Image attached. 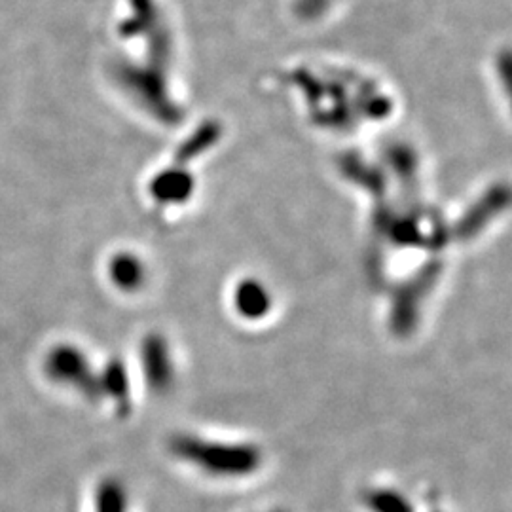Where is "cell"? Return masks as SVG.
I'll list each match as a JSON object with an SVG mask.
<instances>
[{"mask_svg": "<svg viewBox=\"0 0 512 512\" xmlns=\"http://www.w3.org/2000/svg\"><path fill=\"white\" fill-rule=\"evenodd\" d=\"M171 452L213 476L253 475L262 463L256 446L205 439L198 435H177L171 440Z\"/></svg>", "mask_w": 512, "mask_h": 512, "instance_id": "6da1fadb", "label": "cell"}, {"mask_svg": "<svg viewBox=\"0 0 512 512\" xmlns=\"http://www.w3.org/2000/svg\"><path fill=\"white\" fill-rule=\"evenodd\" d=\"M143 366L147 374L148 382L156 391H165L173 384L175 372H173V359L167 349V344L160 338L147 340L143 349Z\"/></svg>", "mask_w": 512, "mask_h": 512, "instance_id": "7a4b0ae2", "label": "cell"}, {"mask_svg": "<svg viewBox=\"0 0 512 512\" xmlns=\"http://www.w3.org/2000/svg\"><path fill=\"white\" fill-rule=\"evenodd\" d=\"M194 181L188 173L173 169V171H164L154 177L150 183V194L156 202L164 203H183L192 196Z\"/></svg>", "mask_w": 512, "mask_h": 512, "instance_id": "3957f363", "label": "cell"}, {"mask_svg": "<svg viewBox=\"0 0 512 512\" xmlns=\"http://www.w3.org/2000/svg\"><path fill=\"white\" fill-rule=\"evenodd\" d=\"M234 308L247 319H262L272 308V298L260 281L245 279L234 289Z\"/></svg>", "mask_w": 512, "mask_h": 512, "instance_id": "277c9868", "label": "cell"}, {"mask_svg": "<svg viewBox=\"0 0 512 512\" xmlns=\"http://www.w3.org/2000/svg\"><path fill=\"white\" fill-rule=\"evenodd\" d=\"M109 274L112 283L122 291H137L145 285V264L135 255L120 253L110 260Z\"/></svg>", "mask_w": 512, "mask_h": 512, "instance_id": "5b68a950", "label": "cell"}, {"mask_svg": "<svg viewBox=\"0 0 512 512\" xmlns=\"http://www.w3.org/2000/svg\"><path fill=\"white\" fill-rule=\"evenodd\" d=\"M84 368H86V361L82 353H78L76 349L59 348L50 355L48 370L55 380L80 384L86 378Z\"/></svg>", "mask_w": 512, "mask_h": 512, "instance_id": "8992f818", "label": "cell"}, {"mask_svg": "<svg viewBox=\"0 0 512 512\" xmlns=\"http://www.w3.org/2000/svg\"><path fill=\"white\" fill-rule=\"evenodd\" d=\"M365 505L372 512H414V505L397 490L374 488L366 492Z\"/></svg>", "mask_w": 512, "mask_h": 512, "instance_id": "52a82bcc", "label": "cell"}, {"mask_svg": "<svg viewBox=\"0 0 512 512\" xmlns=\"http://www.w3.org/2000/svg\"><path fill=\"white\" fill-rule=\"evenodd\" d=\"M126 503V492L120 482L116 480H105L95 497V512H128Z\"/></svg>", "mask_w": 512, "mask_h": 512, "instance_id": "ba28073f", "label": "cell"}, {"mask_svg": "<svg viewBox=\"0 0 512 512\" xmlns=\"http://www.w3.org/2000/svg\"><path fill=\"white\" fill-rule=\"evenodd\" d=\"M275 512H281V511H275Z\"/></svg>", "mask_w": 512, "mask_h": 512, "instance_id": "9c48e42d", "label": "cell"}, {"mask_svg": "<svg viewBox=\"0 0 512 512\" xmlns=\"http://www.w3.org/2000/svg\"><path fill=\"white\" fill-rule=\"evenodd\" d=\"M437 512H439V511H437Z\"/></svg>", "mask_w": 512, "mask_h": 512, "instance_id": "30bf717a", "label": "cell"}]
</instances>
